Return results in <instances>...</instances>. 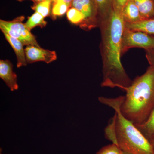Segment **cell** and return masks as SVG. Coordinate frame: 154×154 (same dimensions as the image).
I'll return each mask as SVG.
<instances>
[{
	"label": "cell",
	"instance_id": "7",
	"mask_svg": "<svg viewBox=\"0 0 154 154\" xmlns=\"http://www.w3.org/2000/svg\"><path fill=\"white\" fill-rule=\"evenodd\" d=\"M25 50L28 63L42 61L48 64L57 59V54L54 51L45 49L40 47L31 45L27 46Z\"/></svg>",
	"mask_w": 154,
	"mask_h": 154
},
{
	"label": "cell",
	"instance_id": "9",
	"mask_svg": "<svg viewBox=\"0 0 154 154\" xmlns=\"http://www.w3.org/2000/svg\"><path fill=\"white\" fill-rule=\"evenodd\" d=\"M6 40L14 49L17 58V67H21L27 65V62L25 55L24 45L19 39L11 37L6 33H3Z\"/></svg>",
	"mask_w": 154,
	"mask_h": 154
},
{
	"label": "cell",
	"instance_id": "10",
	"mask_svg": "<svg viewBox=\"0 0 154 154\" xmlns=\"http://www.w3.org/2000/svg\"><path fill=\"white\" fill-rule=\"evenodd\" d=\"M125 28L154 36V18L143 19L134 23H125Z\"/></svg>",
	"mask_w": 154,
	"mask_h": 154
},
{
	"label": "cell",
	"instance_id": "8",
	"mask_svg": "<svg viewBox=\"0 0 154 154\" xmlns=\"http://www.w3.org/2000/svg\"><path fill=\"white\" fill-rule=\"evenodd\" d=\"M0 77L11 91L18 89L17 75L13 71V66L10 61L0 60Z\"/></svg>",
	"mask_w": 154,
	"mask_h": 154
},
{
	"label": "cell",
	"instance_id": "16",
	"mask_svg": "<svg viewBox=\"0 0 154 154\" xmlns=\"http://www.w3.org/2000/svg\"><path fill=\"white\" fill-rule=\"evenodd\" d=\"M27 28L30 31L33 28L39 26L43 28L46 26L47 22L45 20V18L41 14L35 12L31 16L28 17L27 22L25 23Z\"/></svg>",
	"mask_w": 154,
	"mask_h": 154
},
{
	"label": "cell",
	"instance_id": "20",
	"mask_svg": "<svg viewBox=\"0 0 154 154\" xmlns=\"http://www.w3.org/2000/svg\"><path fill=\"white\" fill-rule=\"evenodd\" d=\"M129 0H113V8L122 12L125 6Z\"/></svg>",
	"mask_w": 154,
	"mask_h": 154
},
{
	"label": "cell",
	"instance_id": "19",
	"mask_svg": "<svg viewBox=\"0 0 154 154\" xmlns=\"http://www.w3.org/2000/svg\"><path fill=\"white\" fill-rule=\"evenodd\" d=\"M122 151L118 146L111 144L101 149L96 154H122Z\"/></svg>",
	"mask_w": 154,
	"mask_h": 154
},
{
	"label": "cell",
	"instance_id": "15",
	"mask_svg": "<svg viewBox=\"0 0 154 154\" xmlns=\"http://www.w3.org/2000/svg\"><path fill=\"white\" fill-rule=\"evenodd\" d=\"M135 126L149 140L154 132V109L144 123Z\"/></svg>",
	"mask_w": 154,
	"mask_h": 154
},
{
	"label": "cell",
	"instance_id": "1",
	"mask_svg": "<svg viewBox=\"0 0 154 154\" xmlns=\"http://www.w3.org/2000/svg\"><path fill=\"white\" fill-rule=\"evenodd\" d=\"M101 33L100 51L103 80L101 86L125 91L132 81L121 63L122 39L125 22L122 12L113 9L110 15L99 22Z\"/></svg>",
	"mask_w": 154,
	"mask_h": 154
},
{
	"label": "cell",
	"instance_id": "24",
	"mask_svg": "<svg viewBox=\"0 0 154 154\" xmlns=\"http://www.w3.org/2000/svg\"><path fill=\"white\" fill-rule=\"evenodd\" d=\"M30 1L33 2H34V4H36V3H39L40 2L44 1L45 0H30Z\"/></svg>",
	"mask_w": 154,
	"mask_h": 154
},
{
	"label": "cell",
	"instance_id": "2",
	"mask_svg": "<svg viewBox=\"0 0 154 154\" xmlns=\"http://www.w3.org/2000/svg\"><path fill=\"white\" fill-rule=\"evenodd\" d=\"M122 115L135 125L144 123L154 109V68L150 66L125 90Z\"/></svg>",
	"mask_w": 154,
	"mask_h": 154
},
{
	"label": "cell",
	"instance_id": "25",
	"mask_svg": "<svg viewBox=\"0 0 154 154\" xmlns=\"http://www.w3.org/2000/svg\"><path fill=\"white\" fill-rule=\"evenodd\" d=\"M122 154H128L127 153L125 152L122 151Z\"/></svg>",
	"mask_w": 154,
	"mask_h": 154
},
{
	"label": "cell",
	"instance_id": "21",
	"mask_svg": "<svg viewBox=\"0 0 154 154\" xmlns=\"http://www.w3.org/2000/svg\"><path fill=\"white\" fill-rule=\"evenodd\" d=\"M146 56L150 66L154 68V48L146 50Z\"/></svg>",
	"mask_w": 154,
	"mask_h": 154
},
{
	"label": "cell",
	"instance_id": "29",
	"mask_svg": "<svg viewBox=\"0 0 154 154\" xmlns=\"http://www.w3.org/2000/svg\"></svg>",
	"mask_w": 154,
	"mask_h": 154
},
{
	"label": "cell",
	"instance_id": "23",
	"mask_svg": "<svg viewBox=\"0 0 154 154\" xmlns=\"http://www.w3.org/2000/svg\"><path fill=\"white\" fill-rule=\"evenodd\" d=\"M53 1H54V0H51L52 2ZM63 1L65 2L66 3V4H67V5H68L71 8V7L72 2L73 0H63Z\"/></svg>",
	"mask_w": 154,
	"mask_h": 154
},
{
	"label": "cell",
	"instance_id": "18",
	"mask_svg": "<svg viewBox=\"0 0 154 154\" xmlns=\"http://www.w3.org/2000/svg\"><path fill=\"white\" fill-rule=\"evenodd\" d=\"M51 5V0H45L40 2L33 4V5L31 6V9L45 18L50 16Z\"/></svg>",
	"mask_w": 154,
	"mask_h": 154
},
{
	"label": "cell",
	"instance_id": "12",
	"mask_svg": "<svg viewBox=\"0 0 154 154\" xmlns=\"http://www.w3.org/2000/svg\"><path fill=\"white\" fill-rule=\"evenodd\" d=\"M143 19L154 18V0H133Z\"/></svg>",
	"mask_w": 154,
	"mask_h": 154
},
{
	"label": "cell",
	"instance_id": "11",
	"mask_svg": "<svg viewBox=\"0 0 154 154\" xmlns=\"http://www.w3.org/2000/svg\"><path fill=\"white\" fill-rule=\"evenodd\" d=\"M125 23H134L143 20L139 10L133 0H129L122 10Z\"/></svg>",
	"mask_w": 154,
	"mask_h": 154
},
{
	"label": "cell",
	"instance_id": "28",
	"mask_svg": "<svg viewBox=\"0 0 154 154\" xmlns=\"http://www.w3.org/2000/svg\"></svg>",
	"mask_w": 154,
	"mask_h": 154
},
{
	"label": "cell",
	"instance_id": "14",
	"mask_svg": "<svg viewBox=\"0 0 154 154\" xmlns=\"http://www.w3.org/2000/svg\"><path fill=\"white\" fill-rule=\"evenodd\" d=\"M69 7L63 0H54L52 2L51 9V17L53 19H56L66 14Z\"/></svg>",
	"mask_w": 154,
	"mask_h": 154
},
{
	"label": "cell",
	"instance_id": "17",
	"mask_svg": "<svg viewBox=\"0 0 154 154\" xmlns=\"http://www.w3.org/2000/svg\"><path fill=\"white\" fill-rule=\"evenodd\" d=\"M66 14L67 18L70 23L82 28L85 22V17L80 11L73 7H71Z\"/></svg>",
	"mask_w": 154,
	"mask_h": 154
},
{
	"label": "cell",
	"instance_id": "3",
	"mask_svg": "<svg viewBox=\"0 0 154 154\" xmlns=\"http://www.w3.org/2000/svg\"><path fill=\"white\" fill-rule=\"evenodd\" d=\"M125 96L115 99L99 97V102L115 111L114 134L116 146L128 154H153L154 151L148 140L133 123L125 118L120 110Z\"/></svg>",
	"mask_w": 154,
	"mask_h": 154
},
{
	"label": "cell",
	"instance_id": "13",
	"mask_svg": "<svg viewBox=\"0 0 154 154\" xmlns=\"http://www.w3.org/2000/svg\"><path fill=\"white\" fill-rule=\"evenodd\" d=\"M98 9L99 22L107 18L113 9V0H95Z\"/></svg>",
	"mask_w": 154,
	"mask_h": 154
},
{
	"label": "cell",
	"instance_id": "6",
	"mask_svg": "<svg viewBox=\"0 0 154 154\" xmlns=\"http://www.w3.org/2000/svg\"><path fill=\"white\" fill-rule=\"evenodd\" d=\"M71 7L84 15L85 22L82 29L90 30L99 26L98 9L95 0H73Z\"/></svg>",
	"mask_w": 154,
	"mask_h": 154
},
{
	"label": "cell",
	"instance_id": "4",
	"mask_svg": "<svg viewBox=\"0 0 154 154\" xmlns=\"http://www.w3.org/2000/svg\"><path fill=\"white\" fill-rule=\"evenodd\" d=\"M23 16H19L12 21L0 20V29L3 33L19 39L24 45H35L40 47L35 36L31 33L23 22Z\"/></svg>",
	"mask_w": 154,
	"mask_h": 154
},
{
	"label": "cell",
	"instance_id": "26",
	"mask_svg": "<svg viewBox=\"0 0 154 154\" xmlns=\"http://www.w3.org/2000/svg\"><path fill=\"white\" fill-rule=\"evenodd\" d=\"M17 1H19V2H22V1H24V0H17Z\"/></svg>",
	"mask_w": 154,
	"mask_h": 154
},
{
	"label": "cell",
	"instance_id": "27",
	"mask_svg": "<svg viewBox=\"0 0 154 154\" xmlns=\"http://www.w3.org/2000/svg\"><path fill=\"white\" fill-rule=\"evenodd\" d=\"M153 154H154V153H153Z\"/></svg>",
	"mask_w": 154,
	"mask_h": 154
},
{
	"label": "cell",
	"instance_id": "22",
	"mask_svg": "<svg viewBox=\"0 0 154 154\" xmlns=\"http://www.w3.org/2000/svg\"><path fill=\"white\" fill-rule=\"evenodd\" d=\"M149 141L150 143L151 144L154 151V132L153 134L152 135L151 137L150 138Z\"/></svg>",
	"mask_w": 154,
	"mask_h": 154
},
{
	"label": "cell",
	"instance_id": "5",
	"mask_svg": "<svg viewBox=\"0 0 154 154\" xmlns=\"http://www.w3.org/2000/svg\"><path fill=\"white\" fill-rule=\"evenodd\" d=\"M133 48L146 50L154 48V36L143 32L133 31L125 28L122 39V54Z\"/></svg>",
	"mask_w": 154,
	"mask_h": 154
}]
</instances>
